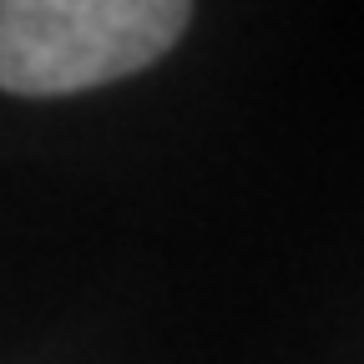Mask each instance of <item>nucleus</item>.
Wrapping results in <instances>:
<instances>
[{"instance_id": "1", "label": "nucleus", "mask_w": 364, "mask_h": 364, "mask_svg": "<svg viewBox=\"0 0 364 364\" xmlns=\"http://www.w3.org/2000/svg\"><path fill=\"white\" fill-rule=\"evenodd\" d=\"M188 16L193 0H0V91L71 97L147 71Z\"/></svg>"}]
</instances>
